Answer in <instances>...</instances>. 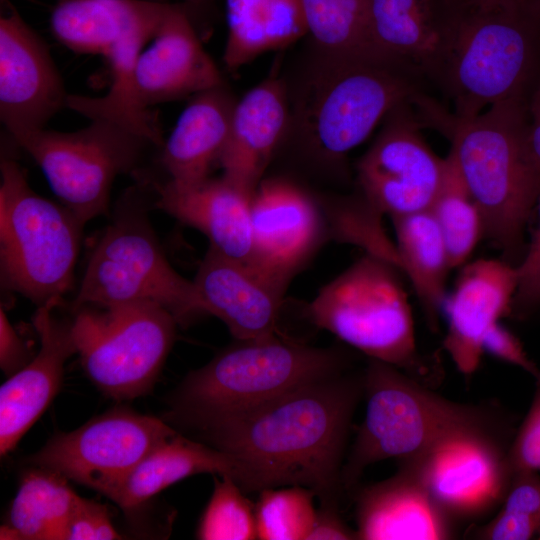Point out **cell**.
<instances>
[{
  "label": "cell",
  "instance_id": "41",
  "mask_svg": "<svg viewBox=\"0 0 540 540\" xmlns=\"http://www.w3.org/2000/svg\"><path fill=\"white\" fill-rule=\"evenodd\" d=\"M30 361L26 346L9 322L6 312L0 310V367L11 376Z\"/></svg>",
  "mask_w": 540,
  "mask_h": 540
},
{
  "label": "cell",
  "instance_id": "40",
  "mask_svg": "<svg viewBox=\"0 0 540 540\" xmlns=\"http://www.w3.org/2000/svg\"><path fill=\"white\" fill-rule=\"evenodd\" d=\"M483 351L523 369L534 378L540 374V369L529 358L520 340L499 322L494 324L485 335Z\"/></svg>",
  "mask_w": 540,
  "mask_h": 540
},
{
  "label": "cell",
  "instance_id": "13",
  "mask_svg": "<svg viewBox=\"0 0 540 540\" xmlns=\"http://www.w3.org/2000/svg\"><path fill=\"white\" fill-rule=\"evenodd\" d=\"M176 433L159 418L113 409L74 431L57 434L30 461L107 497L154 448Z\"/></svg>",
  "mask_w": 540,
  "mask_h": 540
},
{
  "label": "cell",
  "instance_id": "6",
  "mask_svg": "<svg viewBox=\"0 0 540 540\" xmlns=\"http://www.w3.org/2000/svg\"><path fill=\"white\" fill-rule=\"evenodd\" d=\"M349 366L339 348L313 347L282 334L235 339L186 376L176 393V417L191 425L243 412Z\"/></svg>",
  "mask_w": 540,
  "mask_h": 540
},
{
  "label": "cell",
  "instance_id": "15",
  "mask_svg": "<svg viewBox=\"0 0 540 540\" xmlns=\"http://www.w3.org/2000/svg\"><path fill=\"white\" fill-rule=\"evenodd\" d=\"M68 95L45 42L16 10L0 18V119L18 139L41 129Z\"/></svg>",
  "mask_w": 540,
  "mask_h": 540
},
{
  "label": "cell",
  "instance_id": "20",
  "mask_svg": "<svg viewBox=\"0 0 540 540\" xmlns=\"http://www.w3.org/2000/svg\"><path fill=\"white\" fill-rule=\"evenodd\" d=\"M193 284L205 315L223 321L234 339L282 334L279 321L286 285L212 247Z\"/></svg>",
  "mask_w": 540,
  "mask_h": 540
},
{
  "label": "cell",
  "instance_id": "43",
  "mask_svg": "<svg viewBox=\"0 0 540 540\" xmlns=\"http://www.w3.org/2000/svg\"><path fill=\"white\" fill-rule=\"evenodd\" d=\"M524 148L530 165L540 179V80L527 102Z\"/></svg>",
  "mask_w": 540,
  "mask_h": 540
},
{
  "label": "cell",
  "instance_id": "2",
  "mask_svg": "<svg viewBox=\"0 0 540 540\" xmlns=\"http://www.w3.org/2000/svg\"><path fill=\"white\" fill-rule=\"evenodd\" d=\"M427 87L409 68L372 48L315 45L294 88L287 87L288 123L279 149L289 148L307 168L341 169L347 154L391 110Z\"/></svg>",
  "mask_w": 540,
  "mask_h": 540
},
{
  "label": "cell",
  "instance_id": "3",
  "mask_svg": "<svg viewBox=\"0 0 540 540\" xmlns=\"http://www.w3.org/2000/svg\"><path fill=\"white\" fill-rule=\"evenodd\" d=\"M414 108L424 128L450 141L448 155L481 212L484 236L511 263L522 251L524 230L540 192V179L524 148L527 103L494 104L461 118L423 93Z\"/></svg>",
  "mask_w": 540,
  "mask_h": 540
},
{
  "label": "cell",
  "instance_id": "30",
  "mask_svg": "<svg viewBox=\"0 0 540 540\" xmlns=\"http://www.w3.org/2000/svg\"><path fill=\"white\" fill-rule=\"evenodd\" d=\"M400 271L411 282L431 329H436L446 302L451 269L441 230L430 210L392 217Z\"/></svg>",
  "mask_w": 540,
  "mask_h": 540
},
{
  "label": "cell",
  "instance_id": "18",
  "mask_svg": "<svg viewBox=\"0 0 540 540\" xmlns=\"http://www.w3.org/2000/svg\"><path fill=\"white\" fill-rule=\"evenodd\" d=\"M139 180L150 192L153 209L199 230L209 239L210 247L224 256L267 275L255 252L251 198L230 181L223 176L191 185L140 176Z\"/></svg>",
  "mask_w": 540,
  "mask_h": 540
},
{
  "label": "cell",
  "instance_id": "4",
  "mask_svg": "<svg viewBox=\"0 0 540 540\" xmlns=\"http://www.w3.org/2000/svg\"><path fill=\"white\" fill-rule=\"evenodd\" d=\"M540 80V13L528 0H454L450 49L436 86L461 118L494 104L527 103Z\"/></svg>",
  "mask_w": 540,
  "mask_h": 540
},
{
  "label": "cell",
  "instance_id": "10",
  "mask_svg": "<svg viewBox=\"0 0 540 540\" xmlns=\"http://www.w3.org/2000/svg\"><path fill=\"white\" fill-rule=\"evenodd\" d=\"M73 313L76 351L98 389L116 400L149 393L175 340L174 316L152 302L88 305Z\"/></svg>",
  "mask_w": 540,
  "mask_h": 540
},
{
  "label": "cell",
  "instance_id": "19",
  "mask_svg": "<svg viewBox=\"0 0 540 540\" xmlns=\"http://www.w3.org/2000/svg\"><path fill=\"white\" fill-rule=\"evenodd\" d=\"M62 299L37 307L32 321L40 340L36 355L0 388V453L12 451L50 405L61 386L64 365L75 353L71 319L56 314Z\"/></svg>",
  "mask_w": 540,
  "mask_h": 540
},
{
  "label": "cell",
  "instance_id": "45",
  "mask_svg": "<svg viewBox=\"0 0 540 540\" xmlns=\"http://www.w3.org/2000/svg\"><path fill=\"white\" fill-rule=\"evenodd\" d=\"M531 4L539 11L540 13V0H529Z\"/></svg>",
  "mask_w": 540,
  "mask_h": 540
},
{
  "label": "cell",
  "instance_id": "44",
  "mask_svg": "<svg viewBox=\"0 0 540 540\" xmlns=\"http://www.w3.org/2000/svg\"><path fill=\"white\" fill-rule=\"evenodd\" d=\"M475 2L487 5V6H494V5H518L527 2L528 0H474Z\"/></svg>",
  "mask_w": 540,
  "mask_h": 540
},
{
  "label": "cell",
  "instance_id": "21",
  "mask_svg": "<svg viewBox=\"0 0 540 540\" xmlns=\"http://www.w3.org/2000/svg\"><path fill=\"white\" fill-rule=\"evenodd\" d=\"M221 84V73L203 48L186 12L173 5L137 60V106L151 112L152 105L194 96Z\"/></svg>",
  "mask_w": 540,
  "mask_h": 540
},
{
  "label": "cell",
  "instance_id": "35",
  "mask_svg": "<svg viewBox=\"0 0 540 540\" xmlns=\"http://www.w3.org/2000/svg\"><path fill=\"white\" fill-rule=\"evenodd\" d=\"M308 33L328 49L371 48L366 36L365 0H300Z\"/></svg>",
  "mask_w": 540,
  "mask_h": 540
},
{
  "label": "cell",
  "instance_id": "8",
  "mask_svg": "<svg viewBox=\"0 0 540 540\" xmlns=\"http://www.w3.org/2000/svg\"><path fill=\"white\" fill-rule=\"evenodd\" d=\"M363 398L364 418L342 468V485L350 494L372 464L411 459L456 428L505 417L495 406L446 399L401 369L375 359L364 368Z\"/></svg>",
  "mask_w": 540,
  "mask_h": 540
},
{
  "label": "cell",
  "instance_id": "16",
  "mask_svg": "<svg viewBox=\"0 0 540 540\" xmlns=\"http://www.w3.org/2000/svg\"><path fill=\"white\" fill-rule=\"evenodd\" d=\"M250 212L259 265L287 286L323 241L325 222L320 205L294 182L272 178L258 185Z\"/></svg>",
  "mask_w": 540,
  "mask_h": 540
},
{
  "label": "cell",
  "instance_id": "22",
  "mask_svg": "<svg viewBox=\"0 0 540 540\" xmlns=\"http://www.w3.org/2000/svg\"><path fill=\"white\" fill-rule=\"evenodd\" d=\"M517 280L516 266L507 261L479 259L462 269L444 305L448 328L443 340L462 374L477 370L485 335L500 318L510 315Z\"/></svg>",
  "mask_w": 540,
  "mask_h": 540
},
{
  "label": "cell",
  "instance_id": "7",
  "mask_svg": "<svg viewBox=\"0 0 540 540\" xmlns=\"http://www.w3.org/2000/svg\"><path fill=\"white\" fill-rule=\"evenodd\" d=\"M151 209L143 182L119 199L90 255L72 310L152 302L168 310L179 326L205 315L193 281L170 265L151 224Z\"/></svg>",
  "mask_w": 540,
  "mask_h": 540
},
{
  "label": "cell",
  "instance_id": "37",
  "mask_svg": "<svg viewBox=\"0 0 540 540\" xmlns=\"http://www.w3.org/2000/svg\"><path fill=\"white\" fill-rule=\"evenodd\" d=\"M535 206L538 224L526 254L516 266L518 280L510 315L518 319L526 318L540 307V192Z\"/></svg>",
  "mask_w": 540,
  "mask_h": 540
},
{
  "label": "cell",
  "instance_id": "23",
  "mask_svg": "<svg viewBox=\"0 0 540 540\" xmlns=\"http://www.w3.org/2000/svg\"><path fill=\"white\" fill-rule=\"evenodd\" d=\"M355 501L358 540H447L458 526L440 509L418 477L398 465L388 479L357 486Z\"/></svg>",
  "mask_w": 540,
  "mask_h": 540
},
{
  "label": "cell",
  "instance_id": "34",
  "mask_svg": "<svg viewBox=\"0 0 540 540\" xmlns=\"http://www.w3.org/2000/svg\"><path fill=\"white\" fill-rule=\"evenodd\" d=\"M315 492L304 486L265 488L255 504L257 539L306 540L316 510Z\"/></svg>",
  "mask_w": 540,
  "mask_h": 540
},
{
  "label": "cell",
  "instance_id": "12",
  "mask_svg": "<svg viewBox=\"0 0 540 540\" xmlns=\"http://www.w3.org/2000/svg\"><path fill=\"white\" fill-rule=\"evenodd\" d=\"M80 130L41 129L16 142L41 168L60 203L86 224L107 213L114 180L134 172L148 139L107 120Z\"/></svg>",
  "mask_w": 540,
  "mask_h": 540
},
{
  "label": "cell",
  "instance_id": "32",
  "mask_svg": "<svg viewBox=\"0 0 540 540\" xmlns=\"http://www.w3.org/2000/svg\"><path fill=\"white\" fill-rule=\"evenodd\" d=\"M443 235L451 268L463 264L484 236L481 212L448 155L441 188L430 209Z\"/></svg>",
  "mask_w": 540,
  "mask_h": 540
},
{
  "label": "cell",
  "instance_id": "17",
  "mask_svg": "<svg viewBox=\"0 0 540 540\" xmlns=\"http://www.w3.org/2000/svg\"><path fill=\"white\" fill-rule=\"evenodd\" d=\"M365 12L368 45L436 89L451 45L453 0H365Z\"/></svg>",
  "mask_w": 540,
  "mask_h": 540
},
{
  "label": "cell",
  "instance_id": "28",
  "mask_svg": "<svg viewBox=\"0 0 540 540\" xmlns=\"http://www.w3.org/2000/svg\"><path fill=\"white\" fill-rule=\"evenodd\" d=\"M169 5L148 0H63L52 12L51 30L75 52L105 56L131 27Z\"/></svg>",
  "mask_w": 540,
  "mask_h": 540
},
{
  "label": "cell",
  "instance_id": "5",
  "mask_svg": "<svg viewBox=\"0 0 540 540\" xmlns=\"http://www.w3.org/2000/svg\"><path fill=\"white\" fill-rule=\"evenodd\" d=\"M398 271L388 260L366 252L319 290L306 316L368 359L391 364L435 388L442 368L437 358L423 356L417 348L411 307Z\"/></svg>",
  "mask_w": 540,
  "mask_h": 540
},
{
  "label": "cell",
  "instance_id": "24",
  "mask_svg": "<svg viewBox=\"0 0 540 540\" xmlns=\"http://www.w3.org/2000/svg\"><path fill=\"white\" fill-rule=\"evenodd\" d=\"M286 82L270 77L235 104L228 140L219 163L223 177L252 199L288 123Z\"/></svg>",
  "mask_w": 540,
  "mask_h": 540
},
{
  "label": "cell",
  "instance_id": "27",
  "mask_svg": "<svg viewBox=\"0 0 540 540\" xmlns=\"http://www.w3.org/2000/svg\"><path fill=\"white\" fill-rule=\"evenodd\" d=\"M202 473L229 476L237 483L239 479L229 455L176 433L154 448L107 497L132 511L176 482Z\"/></svg>",
  "mask_w": 540,
  "mask_h": 540
},
{
  "label": "cell",
  "instance_id": "36",
  "mask_svg": "<svg viewBox=\"0 0 540 540\" xmlns=\"http://www.w3.org/2000/svg\"><path fill=\"white\" fill-rule=\"evenodd\" d=\"M244 493L233 478L214 475L213 492L200 519L196 538L257 539L255 507Z\"/></svg>",
  "mask_w": 540,
  "mask_h": 540
},
{
  "label": "cell",
  "instance_id": "25",
  "mask_svg": "<svg viewBox=\"0 0 540 540\" xmlns=\"http://www.w3.org/2000/svg\"><path fill=\"white\" fill-rule=\"evenodd\" d=\"M236 102L224 83L192 96L162 145L166 179L191 185L209 178L226 146Z\"/></svg>",
  "mask_w": 540,
  "mask_h": 540
},
{
  "label": "cell",
  "instance_id": "11",
  "mask_svg": "<svg viewBox=\"0 0 540 540\" xmlns=\"http://www.w3.org/2000/svg\"><path fill=\"white\" fill-rule=\"evenodd\" d=\"M507 418L456 428L417 456L398 462L409 468L440 509L458 526L500 508L512 472L513 438Z\"/></svg>",
  "mask_w": 540,
  "mask_h": 540
},
{
  "label": "cell",
  "instance_id": "9",
  "mask_svg": "<svg viewBox=\"0 0 540 540\" xmlns=\"http://www.w3.org/2000/svg\"><path fill=\"white\" fill-rule=\"evenodd\" d=\"M0 272L6 289L37 307L72 288L84 223L36 193L14 159L0 163Z\"/></svg>",
  "mask_w": 540,
  "mask_h": 540
},
{
  "label": "cell",
  "instance_id": "1",
  "mask_svg": "<svg viewBox=\"0 0 540 540\" xmlns=\"http://www.w3.org/2000/svg\"><path fill=\"white\" fill-rule=\"evenodd\" d=\"M363 395L364 369H347L191 426L235 461L244 492L298 485L312 489L321 504L339 507L352 420Z\"/></svg>",
  "mask_w": 540,
  "mask_h": 540
},
{
  "label": "cell",
  "instance_id": "14",
  "mask_svg": "<svg viewBox=\"0 0 540 540\" xmlns=\"http://www.w3.org/2000/svg\"><path fill=\"white\" fill-rule=\"evenodd\" d=\"M412 100L385 116L380 133L357 164L359 193L391 218L429 210L446 171V158L438 157L422 135Z\"/></svg>",
  "mask_w": 540,
  "mask_h": 540
},
{
  "label": "cell",
  "instance_id": "29",
  "mask_svg": "<svg viewBox=\"0 0 540 540\" xmlns=\"http://www.w3.org/2000/svg\"><path fill=\"white\" fill-rule=\"evenodd\" d=\"M226 7L223 60L230 70L308 33L300 0H226Z\"/></svg>",
  "mask_w": 540,
  "mask_h": 540
},
{
  "label": "cell",
  "instance_id": "33",
  "mask_svg": "<svg viewBox=\"0 0 540 540\" xmlns=\"http://www.w3.org/2000/svg\"><path fill=\"white\" fill-rule=\"evenodd\" d=\"M479 540H540V473L512 474L505 498L494 517L466 534Z\"/></svg>",
  "mask_w": 540,
  "mask_h": 540
},
{
  "label": "cell",
  "instance_id": "42",
  "mask_svg": "<svg viewBox=\"0 0 540 540\" xmlns=\"http://www.w3.org/2000/svg\"><path fill=\"white\" fill-rule=\"evenodd\" d=\"M338 508L321 504L306 540H358L356 530L343 521Z\"/></svg>",
  "mask_w": 540,
  "mask_h": 540
},
{
  "label": "cell",
  "instance_id": "39",
  "mask_svg": "<svg viewBox=\"0 0 540 540\" xmlns=\"http://www.w3.org/2000/svg\"><path fill=\"white\" fill-rule=\"evenodd\" d=\"M123 536L111 522L107 507L78 495L63 540H113Z\"/></svg>",
  "mask_w": 540,
  "mask_h": 540
},
{
  "label": "cell",
  "instance_id": "38",
  "mask_svg": "<svg viewBox=\"0 0 540 540\" xmlns=\"http://www.w3.org/2000/svg\"><path fill=\"white\" fill-rule=\"evenodd\" d=\"M535 380V392L530 408L513 435L508 449V463L512 474L518 471L540 473V374Z\"/></svg>",
  "mask_w": 540,
  "mask_h": 540
},
{
  "label": "cell",
  "instance_id": "26",
  "mask_svg": "<svg viewBox=\"0 0 540 540\" xmlns=\"http://www.w3.org/2000/svg\"><path fill=\"white\" fill-rule=\"evenodd\" d=\"M173 5L126 31L104 56L111 71V86L101 97L69 94L66 107L89 118L117 123L162 147L164 141L156 116L142 111L134 94L135 68L145 44L151 40Z\"/></svg>",
  "mask_w": 540,
  "mask_h": 540
},
{
  "label": "cell",
  "instance_id": "31",
  "mask_svg": "<svg viewBox=\"0 0 540 540\" xmlns=\"http://www.w3.org/2000/svg\"><path fill=\"white\" fill-rule=\"evenodd\" d=\"M62 475L36 467L27 471L12 501L1 539L63 540L78 497Z\"/></svg>",
  "mask_w": 540,
  "mask_h": 540
}]
</instances>
